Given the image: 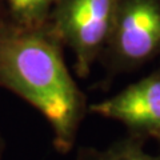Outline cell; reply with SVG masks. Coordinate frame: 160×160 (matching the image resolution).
Wrapping results in <instances>:
<instances>
[{
  "label": "cell",
  "mask_w": 160,
  "mask_h": 160,
  "mask_svg": "<svg viewBox=\"0 0 160 160\" xmlns=\"http://www.w3.org/2000/svg\"><path fill=\"white\" fill-rule=\"evenodd\" d=\"M0 87L38 109L51 127L60 153L73 148L87 98L63 58V44L49 29L22 27L6 20L0 26Z\"/></svg>",
  "instance_id": "cell-1"
},
{
  "label": "cell",
  "mask_w": 160,
  "mask_h": 160,
  "mask_svg": "<svg viewBox=\"0 0 160 160\" xmlns=\"http://www.w3.org/2000/svg\"><path fill=\"white\" fill-rule=\"evenodd\" d=\"M118 0H56L48 27L72 52L79 78L86 79L102 56L112 29Z\"/></svg>",
  "instance_id": "cell-2"
},
{
  "label": "cell",
  "mask_w": 160,
  "mask_h": 160,
  "mask_svg": "<svg viewBox=\"0 0 160 160\" xmlns=\"http://www.w3.org/2000/svg\"><path fill=\"white\" fill-rule=\"evenodd\" d=\"M160 55V0H118L102 56L115 71L131 69Z\"/></svg>",
  "instance_id": "cell-3"
},
{
  "label": "cell",
  "mask_w": 160,
  "mask_h": 160,
  "mask_svg": "<svg viewBox=\"0 0 160 160\" xmlns=\"http://www.w3.org/2000/svg\"><path fill=\"white\" fill-rule=\"evenodd\" d=\"M88 112L122 123L138 136H159L160 68L112 96L89 104Z\"/></svg>",
  "instance_id": "cell-4"
},
{
  "label": "cell",
  "mask_w": 160,
  "mask_h": 160,
  "mask_svg": "<svg viewBox=\"0 0 160 160\" xmlns=\"http://www.w3.org/2000/svg\"><path fill=\"white\" fill-rule=\"evenodd\" d=\"M7 20L22 27H42L48 23L56 0H3Z\"/></svg>",
  "instance_id": "cell-5"
},
{
  "label": "cell",
  "mask_w": 160,
  "mask_h": 160,
  "mask_svg": "<svg viewBox=\"0 0 160 160\" xmlns=\"http://www.w3.org/2000/svg\"><path fill=\"white\" fill-rule=\"evenodd\" d=\"M76 160H160V156L148 153L139 139H131L104 149L83 147L79 149Z\"/></svg>",
  "instance_id": "cell-6"
},
{
  "label": "cell",
  "mask_w": 160,
  "mask_h": 160,
  "mask_svg": "<svg viewBox=\"0 0 160 160\" xmlns=\"http://www.w3.org/2000/svg\"><path fill=\"white\" fill-rule=\"evenodd\" d=\"M7 20V16H6V8H4V2L0 0V26Z\"/></svg>",
  "instance_id": "cell-7"
},
{
  "label": "cell",
  "mask_w": 160,
  "mask_h": 160,
  "mask_svg": "<svg viewBox=\"0 0 160 160\" xmlns=\"http://www.w3.org/2000/svg\"><path fill=\"white\" fill-rule=\"evenodd\" d=\"M2 155H3V142L2 138H0V160H2Z\"/></svg>",
  "instance_id": "cell-8"
},
{
  "label": "cell",
  "mask_w": 160,
  "mask_h": 160,
  "mask_svg": "<svg viewBox=\"0 0 160 160\" xmlns=\"http://www.w3.org/2000/svg\"><path fill=\"white\" fill-rule=\"evenodd\" d=\"M155 139H156V140H158V142H159V146H160V135H159V136H156V138H155Z\"/></svg>",
  "instance_id": "cell-9"
}]
</instances>
